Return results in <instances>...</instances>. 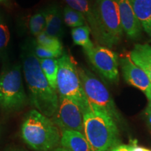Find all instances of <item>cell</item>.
I'll return each mask as SVG.
<instances>
[{"mask_svg": "<svg viewBox=\"0 0 151 151\" xmlns=\"http://www.w3.org/2000/svg\"><path fill=\"white\" fill-rule=\"evenodd\" d=\"M143 29L151 37V0H130Z\"/></svg>", "mask_w": 151, "mask_h": 151, "instance_id": "obj_16", "label": "cell"}, {"mask_svg": "<svg viewBox=\"0 0 151 151\" xmlns=\"http://www.w3.org/2000/svg\"><path fill=\"white\" fill-rule=\"evenodd\" d=\"M27 101L21 66L15 65L6 68L0 75V109L6 112L18 111Z\"/></svg>", "mask_w": 151, "mask_h": 151, "instance_id": "obj_6", "label": "cell"}, {"mask_svg": "<svg viewBox=\"0 0 151 151\" xmlns=\"http://www.w3.org/2000/svg\"><path fill=\"white\" fill-rule=\"evenodd\" d=\"M78 72L89 106L104 111L116 122L120 121L116 106L103 83L86 68L78 67Z\"/></svg>", "mask_w": 151, "mask_h": 151, "instance_id": "obj_7", "label": "cell"}, {"mask_svg": "<svg viewBox=\"0 0 151 151\" xmlns=\"http://www.w3.org/2000/svg\"><path fill=\"white\" fill-rule=\"evenodd\" d=\"M132 147L130 145H118L114 146L110 150V151H131Z\"/></svg>", "mask_w": 151, "mask_h": 151, "instance_id": "obj_25", "label": "cell"}, {"mask_svg": "<svg viewBox=\"0 0 151 151\" xmlns=\"http://www.w3.org/2000/svg\"><path fill=\"white\" fill-rule=\"evenodd\" d=\"M21 58L30 102L36 110L44 116L52 117L58 109L59 96L43 73L39 59L34 52L33 45L27 43L22 47Z\"/></svg>", "mask_w": 151, "mask_h": 151, "instance_id": "obj_1", "label": "cell"}, {"mask_svg": "<svg viewBox=\"0 0 151 151\" xmlns=\"http://www.w3.org/2000/svg\"><path fill=\"white\" fill-rule=\"evenodd\" d=\"M2 1V0H0V1Z\"/></svg>", "mask_w": 151, "mask_h": 151, "instance_id": "obj_28", "label": "cell"}, {"mask_svg": "<svg viewBox=\"0 0 151 151\" xmlns=\"http://www.w3.org/2000/svg\"><path fill=\"white\" fill-rule=\"evenodd\" d=\"M62 16L64 22L68 27L76 28L88 25L84 16L78 11L70 8L68 6L64 8Z\"/></svg>", "mask_w": 151, "mask_h": 151, "instance_id": "obj_19", "label": "cell"}, {"mask_svg": "<svg viewBox=\"0 0 151 151\" xmlns=\"http://www.w3.org/2000/svg\"><path fill=\"white\" fill-rule=\"evenodd\" d=\"M130 146L132 147L131 151H151V150H150V149L138 146L137 141H134L133 143H132V145H130Z\"/></svg>", "mask_w": 151, "mask_h": 151, "instance_id": "obj_26", "label": "cell"}, {"mask_svg": "<svg viewBox=\"0 0 151 151\" xmlns=\"http://www.w3.org/2000/svg\"><path fill=\"white\" fill-rule=\"evenodd\" d=\"M60 143L69 151H92L84 134L74 130H62Z\"/></svg>", "mask_w": 151, "mask_h": 151, "instance_id": "obj_13", "label": "cell"}, {"mask_svg": "<svg viewBox=\"0 0 151 151\" xmlns=\"http://www.w3.org/2000/svg\"><path fill=\"white\" fill-rule=\"evenodd\" d=\"M84 112L73 100L59 95V103L52 121L62 130H74L83 132Z\"/></svg>", "mask_w": 151, "mask_h": 151, "instance_id": "obj_8", "label": "cell"}, {"mask_svg": "<svg viewBox=\"0 0 151 151\" xmlns=\"http://www.w3.org/2000/svg\"><path fill=\"white\" fill-rule=\"evenodd\" d=\"M46 9V27L44 32L50 37L61 39L63 36V16L56 4L48 6Z\"/></svg>", "mask_w": 151, "mask_h": 151, "instance_id": "obj_12", "label": "cell"}, {"mask_svg": "<svg viewBox=\"0 0 151 151\" xmlns=\"http://www.w3.org/2000/svg\"><path fill=\"white\" fill-rule=\"evenodd\" d=\"M33 50L38 59H56V58H60L64 54V52L52 51L43 48L36 44V43H33Z\"/></svg>", "mask_w": 151, "mask_h": 151, "instance_id": "obj_23", "label": "cell"}, {"mask_svg": "<svg viewBox=\"0 0 151 151\" xmlns=\"http://www.w3.org/2000/svg\"><path fill=\"white\" fill-rule=\"evenodd\" d=\"M120 65L126 82L140 90L151 101V82L146 73L134 63L129 55L120 60Z\"/></svg>", "mask_w": 151, "mask_h": 151, "instance_id": "obj_10", "label": "cell"}, {"mask_svg": "<svg viewBox=\"0 0 151 151\" xmlns=\"http://www.w3.org/2000/svg\"><path fill=\"white\" fill-rule=\"evenodd\" d=\"M23 141L36 151H49L60 143L61 134L53 121L36 109L26 115L21 127Z\"/></svg>", "mask_w": 151, "mask_h": 151, "instance_id": "obj_3", "label": "cell"}, {"mask_svg": "<svg viewBox=\"0 0 151 151\" xmlns=\"http://www.w3.org/2000/svg\"><path fill=\"white\" fill-rule=\"evenodd\" d=\"M68 6L81 13L86 18L88 25L89 26L91 32L98 42L99 33L95 15L94 12L93 4L90 3V0H65Z\"/></svg>", "mask_w": 151, "mask_h": 151, "instance_id": "obj_14", "label": "cell"}, {"mask_svg": "<svg viewBox=\"0 0 151 151\" xmlns=\"http://www.w3.org/2000/svg\"><path fill=\"white\" fill-rule=\"evenodd\" d=\"M11 32L6 21L0 14V58L4 56L9 49Z\"/></svg>", "mask_w": 151, "mask_h": 151, "instance_id": "obj_22", "label": "cell"}, {"mask_svg": "<svg viewBox=\"0 0 151 151\" xmlns=\"http://www.w3.org/2000/svg\"><path fill=\"white\" fill-rule=\"evenodd\" d=\"M58 62L57 92L60 96L76 102L85 113L89 108V104L79 77L78 68L67 53L58 58Z\"/></svg>", "mask_w": 151, "mask_h": 151, "instance_id": "obj_5", "label": "cell"}, {"mask_svg": "<svg viewBox=\"0 0 151 151\" xmlns=\"http://www.w3.org/2000/svg\"><path fill=\"white\" fill-rule=\"evenodd\" d=\"M83 132L92 151H109L120 142L116 120L90 106L83 115Z\"/></svg>", "mask_w": 151, "mask_h": 151, "instance_id": "obj_2", "label": "cell"}, {"mask_svg": "<svg viewBox=\"0 0 151 151\" xmlns=\"http://www.w3.org/2000/svg\"><path fill=\"white\" fill-rule=\"evenodd\" d=\"M123 32L131 39H137L142 32V26L136 16L130 0H116Z\"/></svg>", "mask_w": 151, "mask_h": 151, "instance_id": "obj_11", "label": "cell"}, {"mask_svg": "<svg viewBox=\"0 0 151 151\" xmlns=\"http://www.w3.org/2000/svg\"><path fill=\"white\" fill-rule=\"evenodd\" d=\"M145 118H146V123L151 130V101H149L145 110Z\"/></svg>", "mask_w": 151, "mask_h": 151, "instance_id": "obj_24", "label": "cell"}, {"mask_svg": "<svg viewBox=\"0 0 151 151\" xmlns=\"http://www.w3.org/2000/svg\"><path fill=\"white\" fill-rule=\"evenodd\" d=\"M43 73L48 83L57 91V77L58 72V62L56 59H39Z\"/></svg>", "mask_w": 151, "mask_h": 151, "instance_id": "obj_18", "label": "cell"}, {"mask_svg": "<svg viewBox=\"0 0 151 151\" xmlns=\"http://www.w3.org/2000/svg\"><path fill=\"white\" fill-rule=\"evenodd\" d=\"M129 55L135 65L146 73L151 82V46L148 43L136 44Z\"/></svg>", "mask_w": 151, "mask_h": 151, "instance_id": "obj_15", "label": "cell"}, {"mask_svg": "<svg viewBox=\"0 0 151 151\" xmlns=\"http://www.w3.org/2000/svg\"><path fill=\"white\" fill-rule=\"evenodd\" d=\"M91 29L88 25L73 28L71 29V37L73 42L76 46H80L83 48L84 52L88 51L94 47L90 37Z\"/></svg>", "mask_w": 151, "mask_h": 151, "instance_id": "obj_17", "label": "cell"}, {"mask_svg": "<svg viewBox=\"0 0 151 151\" xmlns=\"http://www.w3.org/2000/svg\"><path fill=\"white\" fill-rule=\"evenodd\" d=\"M99 41L107 48H112L121 40L123 30L116 0H95L93 4Z\"/></svg>", "mask_w": 151, "mask_h": 151, "instance_id": "obj_4", "label": "cell"}, {"mask_svg": "<svg viewBox=\"0 0 151 151\" xmlns=\"http://www.w3.org/2000/svg\"><path fill=\"white\" fill-rule=\"evenodd\" d=\"M46 27V9L39 11L31 16L29 20V29L32 35L37 37L44 32Z\"/></svg>", "mask_w": 151, "mask_h": 151, "instance_id": "obj_20", "label": "cell"}, {"mask_svg": "<svg viewBox=\"0 0 151 151\" xmlns=\"http://www.w3.org/2000/svg\"><path fill=\"white\" fill-rule=\"evenodd\" d=\"M35 43L36 44L43 48L52 50V51L63 52V47H62L60 39L48 36L44 32L37 36Z\"/></svg>", "mask_w": 151, "mask_h": 151, "instance_id": "obj_21", "label": "cell"}, {"mask_svg": "<svg viewBox=\"0 0 151 151\" xmlns=\"http://www.w3.org/2000/svg\"><path fill=\"white\" fill-rule=\"evenodd\" d=\"M54 151H69V150H67V149H65V148H56L55 150H54Z\"/></svg>", "mask_w": 151, "mask_h": 151, "instance_id": "obj_27", "label": "cell"}, {"mask_svg": "<svg viewBox=\"0 0 151 151\" xmlns=\"http://www.w3.org/2000/svg\"><path fill=\"white\" fill-rule=\"evenodd\" d=\"M90 62L104 78L111 83L119 79V60L116 52L104 46H94L85 51Z\"/></svg>", "mask_w": 151, "mask_h": 151, "instance_id": "obj_9", "label": "cell"}]
</instances>
